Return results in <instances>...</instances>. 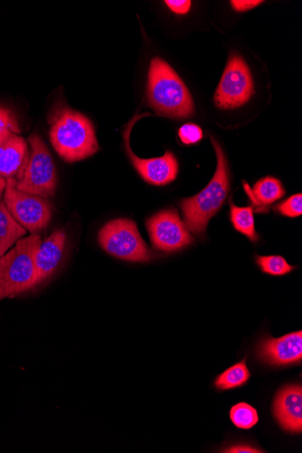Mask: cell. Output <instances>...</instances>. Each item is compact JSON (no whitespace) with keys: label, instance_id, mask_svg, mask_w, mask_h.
I'll use <instances>...</instances> for the list:
<instances>
[{"label":"cell","instance_id":"1","mask_svg":"<svg viewBox=\"0 0 302 453\" xmlns=\"http://www.w3.org/2000/svg\"><path fill=\"white\" fill-rule=\"evenodd\" d=\"M49 123L51 143L66 162L83 160L99 150L93 123L82 113L64 104L56 105Z\"/></svg>","mask_w":302,"mask_h":453},{"label":"cell","instance_id":"2","mask_svg":"<svg viewBox=\"0 0 302 453\" xmlns=\"http://www.w3.org/2000/svg\"><path fill=\"white\" fill-rule=\"evenodd\" d=\"M211 142L217 153V171L202 191L181 203L185 224L197 236L205 234L210 219L223 207L230 191V172L227 157L218 141L212 137Z\"/></svg>","mask_w":302,"mask_h":453},{"label":"cell","instance_id":"3","mask_svg":"<svg viewBox=\"0 0 302 453\" xmlns=\"http://www.w3.org/2000/svg\"><path fill=\"white\" fill-rule=\"evenodd\" d=\"M147 97L150 106L158 113L175 119L194 114V101L179 74L159 58L151 60Z\"/></svg>","mask_w":302,"mask_h":453},{"label":"cell","instance_id":"4","mask_svg":"<svg viewBox=\"0 0 302 453\" xmlns=\"http://www.w3.org/2000/svg\"><path fill=\"white\" fill-rule=\"evenodd\" d=\"M41 242L39 234H31L19 240L13 249L4 256L0 302L18 296L35 288V256Z\"/></svg>","mask_w":302,"mask_h":453},{"label":"cell","instance_id":"5","mask_svg":"<svg viewBox=\"0 0 302 453\" xmlns=\"http://www.w3.org/2000/svg\"><path fill=\"white\" fill-rule=\"evenodd\" d=\"M98 242L106 253L124 261L148 263L153 259L136 223L131 219H115L105 224L99 231Z\"/></svg>","mask_w":302,"mask_h":453},{"label":"cell","instance_id":"6","mask_svg":"<svg viewBox=\"0 0 302 453\" xmlns=\"http://www.w3.org/2000/svg\"><path fill=\"white\" fill-rule=\"evenodd\" d=\"M28 142L30 157L23 177L17 181L19 191L41 197H53L58 187V174L53 157L44 141L32 134Z\"/></svg>","mask_w":302,"mask_h":453},{"label":"cell","instance_id":"7","mask_svg":"<svg viewBox=\"0 0 302 453\" xmlns=\"http://www.w3.org/2000/svg\"><path fill=\"white\" fill-rule=\"evenodd\" d=\"M17 180H8L4 203L13 219L31 234L46 229L53 217L52 203L48 198L19 191Z\"/></svg>","mask_w":302,"mask_h":453},{"label":"cell","instance_id":"8","mask_svg":"<svg viewBox=\"0 0 302 453\" xmlns=\"http://www.w3.org/2000/svg\"><path fill=\"white\" fill-rule=\"evenodd\" d=\"M254 94L250 69L238 55H231L214 95V103L221 109H236L245 104Z\"/></svg>","mask_w":302,"mask_h":453},{"label":"cell","instance_id":"9","mask_svg":"<svg viewBox=\"0 0 302 453\" xmlns=\"http://www.w3.org/2000/svg\"><path fill=\"white\" fill-rule=\"evenodd\" d=\"M146 226L153 246L161 252H176L194 242L176 210L159 212Z\"/></svg>","mask_w":302,"mask_h":453},{"label":"cell","instance_id":"10","mask_svg":"<svg viewBox=\"0 0 302 453\" xmlns=\"http://www.w3.org/2000/svg\"><path fill=\"white\" fill-rule=\"evenodd\" d=\"M134 122L131 123V126H128L124 134L126 150L134 167L149 184L165 186L174 182L179 173V163L174 153L166 151V153L159 157L141 158L132 150L128 143V136Z\"/></svg>","mask_w":302,"mask_h":453},{"label":"cell","instance_id":"11","mask_svg":"<svg viewBox=\"0 0 302 453\" xmlns=\"http://www.w3.org/2000/svg\"><path fill=\"white\" fill-rule=\"evenodd\" d=\"M258 357L273 365H287L302 359V333H293L279 339L267 338L258 348Z\"/></svg>","mask_w":302,"mask_h":453},{"label":"cell","instance_id":"12","mask_svg":"<svg viewBox=\"0 0 302 453\" xmlns=\"http://www.w3.org/2000/svg\"><path fill=\"white\" fill-rule=\"evenodd\" d=\"M66 244V234L64 229H56L41 242L35 256L36 275L35 287L50 278L60 265Z\"/></svg>","mask_w":302,"mask_h":453},{"label":"cell","instance_id":"13","mask_svg":"<svg viewBox=\"0 0 302 453\" xmlns=\"http://www.w3.org/2000/svg\"><path fill=\"white\" fill-rule=\"evenodd\" d=\"M27 142L18 134H11L0 145V178L19 181L29 161Z\"/></svg>","mask_w":302,"mask_h":453},{"label":"cell","instance_id":"14","mask_svg":"<svg viewBox=\"0 0 302 453\" xmlns=\"http://www.w3.org/2000/svg\"><path fill=\"white\" fill-rule=\"evenodd\" d=\"M275 417L287 432L300 434L302 430V388L289 386L282 389L274 404Z\"/></svg>","mask_w":302,"mask_h":453},{"label":"cell","instance_id":"15","mask_svg":"<svg viewBox=\"0 0 302 453\" xmlns=\"http://www.w3.org/2000/svg\"><path fill=\"white\" fill-rule=\"evenodd\" d=\"M244 188L252 203L258 207V211H267L271 204L285 195L282 182L273 177H267L257 181L252 189H250L246 183Z\"/></svg>","mask_w":302,"mask_h":453},{"label":"cell","instance_id":"16","mask_svg":"<svg viewBox=\"0 0 302 453\" xmlns=\"http://www.w3.org/2000/svg\"><path fill=\"white\" fill-rule=\"evenodd\" d=\"M27 234L9 212L4 201H0V257L4 256Z\"/></svg>","mask_w":302,"mask_h":453},{"label":"cell","instance_id":"17","mask_svg":"<svg viewBox=\"0 0 302 453\" xmlns=\"http://www.w3.org/2000/svg\"><path fill=\"white\" fill-rule=\"evenodd\" d=\"M230 219L235 229L252 242H256L259 235L255 231L254 217L252 207L239 208L230 201Z\"/></svg>","mask_w":302,"mask_h":453},{"label":"cell","instance_id":"18","mask_svg":"<svg viewBox=\"0 0 302 453\" xmlns=\"http://www.w3.org/2000/svg\"><path fill=\"white\" fill-rule=\"evenodd\" d=\"M246 360L231 366L217 380H215V388L221 390H229L244 386L250 377V372L246 365Z\"/></svg>","mask_w":302,"mask_h":453},{"label":"cell","instance_id":"19","mask_svg":"<svg viewBox=\"0 0 302 453\" xmlns=\"http://www.w3.org/2000/svg\"><path fill=\"white\" fill-rule=\"evenodd\" d=\"M230 418L237 428L244 430L252 428L259 420L256 409L246 403L233 406L230 411Z\"/></svg>","mask_w":302,"mask_h":453},{"label":"cell","instance_id":"20","mask_svg":"<svg viewBox=\"0 0 302 453\" xmlns=\"http://www.w3.org/2000/svg\"><path fill=\"white\" fill-rule=\"evenodd\" d=\"M256 264L263 273L273 276H283L295 269L280 256L257 257Z\"/></svg>","mask_w":302,"mask_h":453},{"label":"cell","instance_id":"21","mask_svg":"<svg viewBox=\"0 0 302 453\" xmlns=\"http://www.w3.org/2000/svg\"><path fill=\"white\" fill-rule=\"evenodd\" d=\"M6 134H21V128L13 111L0 105V136Z\"/></svg>","mask_w":302,"mask_h":453},{"label":"cell","instance_id":"22","mask_svg":"<svg viewBox=\"0 0 302 453\" xmlns=\"http://www.w3.org/2000/svg\"><path fill=\"white\" fill-rule=\"evenodd\" d=\"M275 211L281 215L295 219L302 214V195L296 194L276 205Z\"/></svg>","mask_w":302,"mask_h":453},{"label":"cell","instance_id":"23","mask_svg":"<svg viewBox=\"0 0 302 453\" xmlns=\"http://www.w3.org/2000/svg\"><path fill=\"white\" fill-rule=\"evenodd\" d=\"M179 136L184 144L192 145L203 139V131L198 126L188 123L180 129Z\"/></svg>","mask_w":302,"mask_h":453},{"label":"cell","instance_id":"24","mask_svg":"<svg viewBox=\"0 0 302 453\" xmlns=\"http://www.w3.org/2000/svg\"><path fill=\"white\" fill-rule=\"evenodd\" d=\"M165 4L171 12L180 15L187 14L191 8V2L190 0L189 2L188 0H181V2H178V0H167Z\"/></svg>","mask_w":302,"mask_h":453},{"label":"cell","instance_id":"25","mask_svg":"<svg viewBox=\"0 0 302 453\" xmlns=\"http://www.w3.org/2000/svg\"><path fill=\"white\" fill-rule=\"evenodd\" d=\"M260 0H233L231 6L237 12H244L262 4Z\"/></svg>","mask_w":302,"mask_h":453},{"label":"cell","instance_id":"26","mask_svg":"<svg viewBox=\"0 0 302 453\" xmlns=\"http://www.w3.org/2000/svg\"><path fill=\"white\" fill-rule=\"evenodd\" d=\"M224 452H232V453H258L263 452L260 449H257L249 445H236L226 449Z\"/></svg>","mask_w":302,"mask_h":453},{"label":"cell","instance_id":"27","mask_svg":"<svg viewBox=\"0 0 302 453\" xmlns=\"http://www.w3.org/2000/svg\"><path fill=\"white\" fill-rule=\"evenodd\" d=\"M7 186V180L5 179L0 178V201H2L3 196L5 192Z\"/></svg>","mask_w":302,"mask_h":453},{"label":"cell","instance_id":"28","mask_svg":"<svg viewBox=\"0 0 302 453\" xmlns=\"http://www.w3.org/2000/svg\"><path fill=\"white\" fill-rule=\"evenodd\" d=\"M4 265V257L3 256V257H0V279H2Z\"/></svg>","mask_w":302,"mask_h":453},{"label":"cell","instance_id":"29","mask_svg":"<svg viewBox=\"0 0 302 453\" xmlns=\"http://www.w3.org/2000/svg\"><path fill=\"white\" fill-rule=\"evenodd\" d=\"M11 134H4L2 136H0V145H2L4 143V142L11 135Z\"/></svg>","mask_w":302,"mask_h":453}]
</instances>
